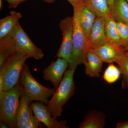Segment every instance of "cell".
Listing matches in <instances>:
<instances>
[{
    "label": "cell",
    "instance_id": "obj_1",
    "mask_svg": "<svg viewBox=\"0 0 128 128\" xmlns=\"http://www.w3.org/2000/svg\"><path fill=\"white\" fill-rule=\"evenodd\" d=\"M83 5V2L80 1L73 6V54L69 68L74 71L78 66L83 64L86 53L90 48L88 40L80 21Z\"/></svg>",
    "mask_w": 128,
    "mask_h": 128
},
{
    "label": "cell",
    "instance_id": "obj_2",
    "mask_svg": "<svg viewBox=\"0 0 128 128\" xmlns=\"http://www.w3.org/2000/svg\"><path fill=\"white\" fill-rule=\"evenodd\" d=\"M74 70L68 69L64 74L60 84L46 105L53 118L62 115L63 106L74 94L76 86L73 79Z\"/></svg>",
    "mask_w": 128,
    "mask_h": 128
},
{
    "label": "cell",
    "instance_id": "obj_3",
    "mask_svg": "<svg viewBox=\"0 0 128 128\" xmlns=\"http://www.w3.org/2000/svg\"><path fill=\"white\" fill-rule=\"evenodd\" d=\"M19 82L28 97L30 104L32 102L36 101L43 102L46 105L49 100V98L55 92L54 88L45 87L35 80L26 64L21 72Z\"/></svg>",
    "mask_w": 128,
    "mask_h": 128
},
{
    "label": "cell",
    "instance_id": "obj_4",
    "mask_svg": "<svg viewBox=\"0 0 128 128\" xmlns=\"http://www.w3.org/2000/svg\"><path fill=\"white\" fill-rule=\"evenodd\" d=\"M30 57L17 50L0 66V76L4 80V91H7L19 82L21 72L25 61Z\"/></svg>",
    "mask_w": 128,
    "mask_h": 128
},
{
    "label": "cell",
    "instance_id": "obj_5",
    "mask_svg": "<svg viewBox=\"0 0 128 128\" xmlns=\"http://www.w3.org/2000/svg\"><path fill=\"white\" fill-rule=\"evenodd\" d=\"M20 82L0 95V120L15 128L16 115L20 102Z\"/></svg>",
    "mask_w": 128,
    "mask_h": 128
},
{
    "label": "cell",
    "instance_id": "obj_6",
    "mask_svg": "<svg viewBox=\"0 0 128 128\" xmlns=\"http://www.w3.org/2000/svg\"><path fill=\"white\" fill-rule=\"evenodd\" d=\"M59 27L62 32V40L55 57L65 60L69 65L73 54V17H66L62 19L59 24Z\"/></svg>",
    "mask_w": 128,
    "mask_h": 128
},
{
    "label": "cell",
    "instance_id": "obj_7",
    "mask_svg": "<svg viewBox=\"0 0 128 128\" xmlns=\"http://www.w3.org/2000/svg\"><path fill=\"white\" fill-rule=\"evenodd\" d=\"M12 34L18 50L35 60L41 59L44 57L42 50L34 45L19 22L14 27Z\"/></svg>",
    "mask_w": 128,
    "mask_h": 128
},
{
    "label": "cell",
    "instance_id": "obj_8",
    "mask_svg": "<svg viewBox=\"0 0 128 128\" xmlns=\"http://www.w3.org/2000/svg\"><path fill=\"white\" fill-rule=\"evenodd\" d=\"M68 67L69 64L66 60L58 57L56 61L53 60L48 66L44 69V80L52 82L56 90L60 84Z\"/></svg>",
    "mask_w": 128,
    "mask_h": 128
},
{
    "label": "cell",
    "instance_id": "obj_9",
    "mask_svg": "<svg viewBox=\"0 0 128 128\" xmlns=\"http://www.w3.org/2000/svg\"><path fill=\"white\" fill-rule=\"evenodd\" d=\"M34 116L48 128H68L66 120L59 121L53 118L46 105L39 102H32L30 104Z\"/></svg>",
    "mask_w": 128,
    "mask_h": 128
},
{
    "label": "cell",
    "instance_id": "obj_10",
    "mask_svg": "<svg viewBox=\"0 0 128 128\" xmlns=\"http://www.w3.org/2000/svg\"><path fill=\"white\" fill-rule=\"evenodd\" d=\"M20 102L16 115L15 128H25L33 111L30 106L28 97L25 94L22 85L20 82Z\"/></svg>",
    "mask_w": 128,
    "mask_h": 128
},
{
    "label": "cell",
    "instance_id": "obj_11",
    "mask_svg": "<svg viewBox=\"0 0 128 128\" xmlns=\"http://www.w3.org/2000/svg\"><path fill=\"white\" fill-rule=\"evenodd\" d=\"M105 18L96 16L88 38L90 48L95 49L107 41L105 34Z\"/></svg>",
    "mask_w": 128,
    "mask_h": 128
},
{
    "label": "cell",
    "instance_id": "obj_12",
    "mask_svg": "<svg viewBox=\"0 0 128 128\" xmlns=\"http://www.w3.org/2000/svg\"><path fill=\"white\" fill-rule=\"evenodd\" d=\"M102 63L103 62L93 50L89 49L83 64L85 66V74L89 77H98L102 71Z\"/></svg>",
    "mask_w": 128,
    "mask_h": 128
},
{
    "label": "cell",
    "instance_id": "obj_13",
    "mask_svg": "<svg viewBox=\"0 0 128 128\" xmlns=\"http://www.w3.org/2000/svg\"><path fill=\"white\" fill-rule=\"evenodd\" d=\"M22 17L20 12L12 11L9 15L0 20V40L12 33L14 27Z\"/></svg>",
    "mask_w": 128,
    "mask_h": 128
},
{
    "label": "cell",
    "instance_id": "obj_14",
    "mask_svg": "<svg viewBox=\"0 0 128 128\" xmlns=\"http://www.w3.org/2000/svg\"><path fill=\"white\" fill-rule=\"evenodd\" d=\"M105 18V32L107 41L117 49L122 51L116 21L111 16Z\"/></svg>",
    "mask_w": 128,
    "mask_h": 128
},
{
    "label": "cell",
    "instance_id": "obj_15",
    "mask_svg": "<svg viewBox=\"0 0 128 128\" xmlns=\"http://www.w3.org/2000/svg\"><path fill=\"white\" fill-rule=\"evenodd\" d=\"M105 117L103 112L96 110H91L85 116L79 128H103L105 125Z\"/></svg>",
    "mask_w": 128,
    "mask_h": 128
},
{
    "label": "cell",
    "instance_id": "obj_16",
    "mask_svg": "<svg viewBox=\"0 0 128 128\" xmlns=\"http://www.w3.org/2000/svg\"><path fill=\"white\" fill-rule=\"evenodd\" d=\"M110 15L116 22L128 26V3L126 0H114L110 8Z\"/></svg>",
    "mask_w": 128,
    "mask_h": 128
},
{
    "label": "cell",
    "instance_id": "obj_17",
    "mask_svg": "<svg viewBox=\"0 0 128 128\" xmlns=\"http://www.w3.org/2000/svg\"><path fill=\"white\" fill-rule=\"evenodd\" d=\"M103 62H115L121 50L111 45L108 41L95 49H92Z\"/></svg>",
    "mask_w": 128,
    "mask_h": 128
},
{
    "label": "cell",
    "instance_id": "obj_18",
    "mask_svg": "<svg viewBox=\"0 0 128 128\" xmlns=\"http://www.w3.org/2000/svg\"><path fill=\"white\" fill-rule=\"evenodd\" d=\"M17 50L12 32L0 40V66Z\"/></svg>",
    "mask_w": 128,
    "mask_h": 128
},
{
    "label": "cell",
    "instance_id": "obj_19",
    "mask_svg": "<svg viewBox=\"0 0 128 128\" xmlns=\"http://www.w3.org/2000/svg\"><path fill=\"white\" fill-rule=\"evenodd\" d=\"M85 6L94 12L96 16L105 18L111 16L108 0H84Z\"/></svg>",
    "mask_w": 128,
    "mask_h": 128
},
{
    "label": "cell",
    "instance_id": "obj_20",
    "mask_svg": "<svg viewBox=\"0 0 128 128\" xmlns=\"http://www.w3.org/2000/svg\"><path fill=\"white\" fill-rule=\"evenodd\" d=\"M96 17V16L94 12L85 6L83 2L80 21L88 40Z\"/></svg>",
    "mask_w": 128,
    "mask_h": 128
},
{
    "label": "cell",
    "instance_id": "obj_21",
    "mask_svg": "<svg viewBox=\"0 0 128 128\" xmlns=\"http://www.w3.org/2000/svg\"><path fill=\"white\" fill-rule=\"evenodd\" d=\"M115 63L118 65L122 76V88H128V51H121Z\"/></svg>",
    "mask_w": 128,
    "mask_h": 128
},
{
    "label": "cell",
    "instance_id": "obj_22",
    "mask_svg": "<svg viewBox=\"0 0 128 128\" xmlns=\"http://www.w3.org/2000/svg\"><path fill=\"white\" fill-rule=\"evenodd\" d=\"M121 75V71L119 67L111 63L105 70L102 77L108 84H112L116 82Z\"/></svg>",
    "mask_w": 128,
    "mask_h": 128
},
{
    "label": "cell",
    "instance_id": "obj_23",
    "mask_svg": "<svg viewBox=\"0 0 128 128\" xmlns=\"http://www.w3.org/2000/svg\"><path fill=\"white\" fill-rule=\"evenodd\" d=\"M117 29L120 38L121 49L128 51V26L120 22H116Z\"/></svg>",
    "mask_w": 128,
    "mask_h": 128
},
{
    "label": "cell",
    "instance_id": "obj_24",
    "mask_svg": "<svg viewBox=\"0 0 128 128\" xmlns=\"http://www.w3.org/2000/svg\"><path fill=\"white\" fill-rule=\"evenodd\" d=\"M33 112L31 114L25 128H42L41 122L36 116L33 115Z\"/></svg>",
    "mask_w": 128,
    "mask_h": 128
},
{
    "label": "cell",
    "instance_id": "obj_25",
    "mask_svg": "<svg viewBox=\"0 0 128 128\" xmlns=\"http://www.w3.org/2000/svg\"><path fill=\"white\" fill-rule=\"evenodd\" d=\"M8 3V7L10 8H16L19 4L27 0H6Z\"/></svg>",
    "mask_w": 128,
    "mask_h": 128
},
{
    "label": "cell",
    "instance_id": "obj_26",
    "mask_svg": "<svg viewBox=\"0 0 128 128\" xmlns=\"http://www.w3.org/2000/svg\"><path fill=\"white\" fill-rule=\"evenodd\" d=\"M116 128H128V121L118 122L116 126Z\"/></svg>",
    "mask_w": 128,
    "mask_h": 128
},
{
    "label": "cell",
    "instance_id": "obj_27",
    "mask_svg": "<svg viewBox=\"0 0 128 128\" xmlns=\"http://www.w3.org/2000/svg\"><path fill=\"white\" fill-rule=\"evenodd\" d=\"M4 80L2 76H0V95L4 91Z\"/></svg>",
    "mask_w": 128,
    "mask_h": 128
},
{
    "label": "cell",
    "instance_id": "obj_28",
    "mask_svg": "<svg viewBox=\"0 0 128 128\" xmlns=\"http://www.w3.org/2000/svg\"><path fill=\"white\" fill-rule=\"evenodd\" d=\"M66 0L68 2L72 5V6L78 4V2L80 1V0Z\"/></svg>",
    "mask_w": 128,
    "mask_h": 128
},
{
    "label": "cell",
    "instance_id": "obj_29",
    "mask_svg": "<svg viewBox=\"0 0 128 128\" xmlns=\"http://www.w3.org/2000/svg\"><path fill=\"white\" fill-rule=\"evenodd\" d=\"M0 128H10L9 126L6 124L4 122L0 120Z\"/></svg>",
    "mask_w": 128,
    "mask_h": 128
},
{
    "label": "cell",
    "instance_id": "obj_30",
    "mask_svg": "<svg viewBox=\"0 0 128 128\" xmlns=\"http://www.w3.org/2000/svg\"><path fill=\"white\" fill-rule=\"evenodd\" d=\"M114 1V0H108V6L110 8V9L113 4Z\"/></svg>",
    "mask_w": 128,
    "mask_h": 128
},
{
    "label": "cell",
    "instance_id": "obj_31",
    "mask_svg": "<svg viewBox=\"0 0 128 128\" xmlns=\"http://www.w3.org/2000/svg\"><path fill=\"white\" fill-rule=\"evenodd\" d=\"M44 1L46 2H48V3H52L53 2L56 1V0H44Z\"/></svg>",
    "mask_w": 128,
    "mask_h": 128
},
{
    "label": "cell",
    "instance_id": "obj_32",
    "mask_svg": "<svg viewBox=\"0 0 128 128\" xmlns=\"http://www.w3.org/2000/svg\"><path fill=\"white\" fill-rule=\"evenodd\" d=\"M2 7V0H0V9H1Z\"/></svg>",
    "mask_w": 128,
    "mask_h": 128
},
{
    "label": "cell",
    "instance_id": "obj_33",
    "mask_svg": "<svg viewBox=\"0 0 128 128\" xmlns=\"http://www.w3.org/2000/svg\"><path fill=\"white\" fill-rule=\"evenodd\" d=\"M84 0H80V1H82L83 2V1H84Z\"/></svg>",
    "mask_w": 128,
    "mask_h": 128
},
{
    "label": "cell",
    "instance_id": "obj_34",
    "mask_svg": "<svg viewBox=\"0 0 128 128\" xmlns=\"http://www.w3.org/2000/svg\"><path fill=\"white\" fill-rule=\"evenodd\" d=\"M126 1H127V2H128V0H126Z\"/></svg>",
    "mask_w": 128,
    "mask_h": 128
},
{
    "label": "cell",
    "instance_id": "obj_35",
    "mask_svg": "<svg viewBox=\"0 0 128 128\" xmlns=\"http://www.w3.org/2000/svg\"></svg>",
    "mask_w": 128,
    "mask_h": 128
},
{
    "label": "cell",
    "instance_id": "obj_36",
    "mask_svg": "<svg viewBox=\"0 0 128 128\" xmlns=\"http://www.w3.org/2000/svg\"></svg>",
    "mask_w": 128,
    "mask_h": 128
}]
</instances>
